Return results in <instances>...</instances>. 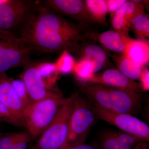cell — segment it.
I'll list each match as a JSON object with an SVG mask.
<instances>
[{
	"label": "cell",
	"mask_w": 149,
	"mask_h": 149,
	"mask_svg": "<svg viewBox=\"0 0 149 149\" xmlns=\"http://www.w3.org/2000/svg\"><path fill=\"white\" fill-rule=\"evenodd\" d=\"M141 81L143 91H149V70L146 67H143L139 78Z\"/></svg>",
	"instance_id": "cell-30"
},
{
	"label": "cell",
	"mask_w": 149,
	"mask_h": 149,
	"mask_svg": "<svg viewBox=\"0 0 149 149\" xmlns=\"http://www.w3.org/2000/svg\"><path fill=\"white\" fill-rule=\"evenodd\" d=\"M55 63L59 74H67L73 72L77 61L72 54L64 50Z\"/></svg>",
	"instance_id": "cell-21"
},
{
	"label": "cell",
	"mask_w": 149,
	"mask_h": 149,
	"mask_svg": "<svg viewBox=\"0 0 149 149\" xmlns=\"http://www.w3.org/2000/svg\"><path fill=\"white\" fill-rule=\"evenodd\" d=\"M108 13H114L125 3V0H106Z\"/></svg>",
	"instance_id": "cell-29"
},
{
	"label": "cell",
	"mask_w": 149,
	"mask_h": 149,
	"mask_svg": "<svg viewBox=\"0 0 149 149\" xmlns=\"http://www.w3.org/2000/svg\"><path fill=\"white\" fill-rule=\"evenodd\" d=\"M0 102L24 122L25 107L11 83L10 77H8L6 72L0 73Z\"/></svg>",
	"instance_id": "cell-13"
},
{
	"label": "cell",
	"mask_w": 149,
	"mask_h": 149,
	"mask_svg": "<svg viewBox=\"0 0 149 149\" xmlns=\"http://www.w3.org/2000/svg\"><path fill=\"white\" fill-rule=\"evenodd\" d=\"M80 87L92 105L113 112L131 115L141 107V93L90 83H80Z\"/></svg>",
	"instance_id": "cell-2"
},
{
	"label": "cell",
	"mask_w": 149,
	"mask_h": 149,
	"mask_svg": "<svg viewBox=\"0 0 149 149\" xmlns=\"http://www.w3.org/2000/svg\"><path fill=\"white\" fill-rule=\"evenodd\" d=\"M140 149H149V148H148V146L146 143H145Z\"/></svg>",
	"instance_id": "cell-33"
},
{
	"label": "cell",
	"mask_w": 149,
	"mask_h": 149,
	"mask_svg": "<svg viewBox=\"0 0 149 149\" xmlns=\"http://www.w3.org/2000/svg\"><path fill=\"white\" fill-rule=\"evenodd\" d=\"M111 24L114 30L128 36L131 29V22L121 15H111Z\"/></svg>",
	"instance_id": "cell-25"
},
{
	"label": "cell",
	"mask_w": 149,
	"mask_h": 149,
	"mask_svg": "<svg viewBox=\"0 0 149 149\" xmlns=\"http://www.w3.org/2000/svg\"><path fill=\"white\" fill-rule=\"evenodd\" d=\"M88 82L108 85L123 90L141 93L143 91L141 83L126 77L118 69L110 68L101 73L94 74Z\"/></svg>",
	"instance_id": "cell-11"
},
{
	"label": "cell",
	"mask_w": 149,
	"mask_h": 149,
	"mask_svg": "<svg viewBox=\"0 0 149 149\" xmlns=\"http://www.w3.org/2000/svg\"><path fill=\"white\" fill-rule=\"evenodd\" d=\"M31 140L30 136L27 133H21L13 149H27V144Z\"/></svg>",
	"instance_id": "cell-31"
},
{
	"label": "cell",
	"mask_w": 149,
	"mask_h": 149,
	"mask_svg": "<svg viewBox=\"0 0 149 149\" xmlns=\"http://www.w3.org/2000/svg\"><path fill=\"white\" fill-rule=\"evenodd\" d=\"M148 1H126L114 14L121 15L131 22L134 17L145 12Z\"/></svg>",
	"instance_id": "cell-19"
},
{
	"label": "cell",
	"mask_w": 149,
	"mask_h": 149,
	"mask_svg": "<svg viewBox=\"0 0 149 149\" xmlns=\"http://www.w3.org/2000/svg\"><path fill=\"white\" fill-rule=\"evenodd\" d=\"M112 57L123 74L131 80L139 79L143 66L132 61L123 54L113 55Z\"/></svg>",
	"instance_id": "cell-16"
},
{
	"label": "cell",
	"mask_w": 149,
	"mask_h": 149,
	"mask_svg": "<svg viewBox=\"0 0 149 149\" xmlns=\"http://www.w3.org/2000/svg\"><path fill=\"white\" fill-rule=\"evenodd\" d=\"M83 25L55 13L37 1L34 15L23 38L32 53L68 51L75 55L80 42L86 39Z\"/></svg>",
	"instance_id": "cell-1"
},
{
	"label": "cell",
	"mask_w": 149,
	"mask_h": 149,
	"mask_svg": "<svg viewBox=\"0 0 149 149\" xmlns=\"http://www.w3.org/2000/svg\"><path fill=\"white\" fill-rule=\"evenodd\" d=\"M115 136L123 143L132 148H134L137 145L143 141V140L136 136L124 132H113Z\"/></svg>",
	"instance_id": "cell-27"
},
{
	"label": "cell",
	"mask_w": 149,
	"mask_h": 149,
	"mask_svg": "<svg viewBox=\"0 0 149 149\" xmlns=\"http://www.w3.org/2000/svg\"><path fill=\"white\" fill-rule=\"evenodd\" d=\"M0 121L7 123L16 126H25L24 121L1 102H0Z\"/></svg>",
	"instance_id": "cell-24"
},
{
	"label": "cell",
	"mask_w": 149,
	"mask_h": 149,
	"mask_svg": "<svg viewBox=\"0 0 149 149\" xmlns=\"http://www.w3.org/2000/svg\"><path fill=\"white\" fill-rule=\"evenodd\" d=\"M10 82L25 109L31 102L25 84L20 79H15L10 78Z\"/></svg>",
	"instance_id": "cell-26"
},
{
	"label": "cell",
	"mask_w": 149,
	"mask_h": 149,
	"mask_svg": "<svg viewBox=\"0 0 149 149\" xmlns=\"http://www.w3.org/2000/svg\"><path fill=\"white\" fill-rule=\"evenodd\" d=\"M123 54L134 62L145 66L149 61V40L132 39Z\"/></svg>",
	"instance_id": "cell-15"
},
{
	"label": "cell",
	"mask_w": 149,
	"mask_h": 149,
	"mask_svg": "<svg viewBox=\"0 0 149 149\" xmlns=\"http://www.w3.org/2000/svg\"><path fill=\"white\" fill-rule=\"evenodd\" d=\"M21 133H11L0 136V149H13Z\"/></svg>",
	"instance_id": "cell-28"
},
{
	"label": "cell",
	"mask_w": 149,
	"mask_h": 149,
	"mask_svg": "<svg viewBox=\"0 0 149 149\" xmlns=\"http://www.w3.org/2000/svg\"><path fill=\"white\" fill-rule=\"evenodd\" d=\"M64 149H95L94 147L84 144H77L68 146Z\"/></svg>",
	"instance_id": "cell-32"
},
{
	"label": "cell",
	"mask_w": 149,
	"mask_h": 149,
	"mask_svg": "<svg viewBox=\"0 0 149 149\" xmlns=\"http://www.w3.org/2000/svg\"><path fill=\"white\" fill-rule=\"evenodd\" d=\"M72 72L80 83L88 82L94 74L91 65L83 59L78 60Z\"/></svg>",
	"instance_id": "cell-23"
},
{
	"label": "cell",
	"mask_w": 149,
	"mask_h": 149,
	"mask_svg": "<svg viewBox=\"0 0 149 149\" xmlns=\"http://www.w3.org/2000/svg\"><path fill=\"white\" fill-rule=\"evenodd\" d=\"M65 98L58 91L25 108L24 121L33 138L40 136L56 117Z\"/></svg>",
	"instance_id": "cell-4"
},
{
	"label": "cell",
	"mask_w": 149,
	"mask_h": 149,
	"mask_svg": "<svg viewBox=\"0 0 149 149\" xmlns=\"http://www.w3.org/2000/svg\"><path fill=\"white\" fill-rule=\"evenodd\" d=\"M131 28L138 39L146 40V38H148V14L144 12L134 17L131 21Z\"/></svg>",
	"instance_id": "cell-20"
},
{
	"label": "cell",
	"mask_w": 149,
	"mask_h": 149,
	"mask_svg": "<svg viewBox=\"0 0 149 149\" xmlns=\"http://www.w3.org/2000/svg\"><path fill=\"white\" fill-rule=\"evenodd\" d=\"M77 93L65 99L56 117L30 149H64L67 146L69 124Z\"/></svg>",
	"instance_id": "cell-3"
},
{
	"label": "cell",
	"mask_w": 149,
	"mask_h": 149,
	"mask_svg": "<svg viewBox=\"0 0 149 149\" xmlns=\"http://www.w3.org/2000/svg\"><path fill=\"white\" fill-rule=\"evenodd\" d=\"M85 6L90 18L93 22L107 25L108 13L106 0H86Z\"/></svg>",
	"instance_id": "cell-17"
},
{
	"label": "cell",
	"mask_w": 149,
	"mask_h": 149,
	"mask_svg": "<svg viewBox=\"0 0 149 149\" xmlns=\"http://www.w3.org/2000/svg\"><path fill=\"white\" fill-rule=\"evenodd\" d=\"M37 67L46 88L51 91L54 90L59 74L55 62H37Z\"/></svg>",
	"instance_id": "cell-18"
},
{
	"label": "cell",
	"mask_w": 149,
	"mask_h": 149,
	"mask_svg": "<svg viewBox=\"0 0 149 149\" xmlns=\"http://www.w3.org/2000/svg\"><path fill=\"white\" fill-rule=\"evenodd\" d=\"M37 1L0 0V29L22 37L32 20Z\"/></svg>",
	"instance_id": "cell-5"
},
{
	"label": "cell",
	"mask_w": 149,
	"mask_h": 149,
	"mask_svg": "<svg viewBox=\"0 0 149 149\" xmlns=\"http://www.w3.org/2000/svg\"><path fill=\"white\" fill-rule=\"evenodd\" d=\"M32 54L23 38L0 29V73L23 66Z\"/></svg>",
	"instance_id": "cell-6"
},
{
	"label": "cell",
	"mask_w": 149,
	"mask_h": 149,
	"mask_svg": "<svg viewBox=\"0 0 149 149\" xmlns=\"http://www.w3.org/2000/svg\"><path fill=\"white\" fill-rule=\"evenodd\" d=\"M75 56L78 59L89 62L94 74L101 70L107 63V56L104 50L95 44L80 43Z\"/></svg>",
	"instance_id": "cell-14"
},
{
	"label": "cell",
	"mask_w": 149,
	"mask_h": 149,
	"mask_svg": "<svg viewBox=\"0 0 149 149\" xmlns=\"http://www.w3.org/2000/svg\"><path fill=\"white\" fill-rule=\"evenodd\" d=\"M95 120V114L85 100L77 95L74 99L69 124L67 146L84 144Z\"/></svg>",
	"instance_id": "cell-7"
},
{
	"label": "cell",
	"mask_w": 149,
	"mask_h": 149,
	"mask_svg": "<svg viewBox=\"0 0 149 149\" xmlns=\"http://www.w3.org/2000/svg\"><path fill=\"white\" fill-rule=\"evenodd\" d=\"M86 38H89L101 44L109 50L124 54L128 44L132 40L129 36L115 30L102 32H88L85 34Z\"/></svg>",
	"instance_id": "cell-12"
},
{
	"label": "cell",
	"mask_w": 149,
	"mask_h": 149,
	"mask_svg": "<svg viewBox=\"0 0 149 149\" xmlns=\"http://www.w3.org/2000/svg\"><path fill=\"white\" fill-rule=\"evenodd\" d=\"M39 2L55 13L70 17L80 24L93 22L86 9L85 1L45 0Z\"/></svg>",
	"instance_id": "cell-10"
},
{
	"label": "cell",
	"mask_w": 149,
	"mask_h": 149,
	"mask_svg": "<svg viewBox=\"0 0 149 149\" xmlns=\"http://www.w3.org/2000/svg\"><path fill=\"white\" fill-rule=\"evenodd\" d=\"M145 143V141H143L134 148L128 146L119 141L113 132L110 131L104 134L102 146L103 149H140Z\"/></svg>",
	"instance_id": "cell-22"
},
{
	"label": "cell",
	"mask_w": 149,
	"mask_h": 149,
	"mask_svg": "<svg viewBox=\"0 0 149 149\" xmlns=\"http://www.w3.org/2000/svg\"><path fill=\"white\" fill-rule=\"evenodd\" d=\"M37 63L29 60L23 65V71L19 76L26 86L31 103L42 100L58 91H50L46 88L37 68Z\"/></svg>",
	"instance_id": "cell-9"
},
{
	"label": "cell",
	"mask_w": 149,
	"mask_h": 149,
	"mask_svg": "<svg viewBox=\"0 0 149 149\" xmlns=\"http://www.w3.org/2000/svg\"><path fill=\"white\" fill-rule=\"evenodd\" d=\"M91 109L97 117L116 126L123 132L133 135L144 141H149V125L137 118L130 114L113 112L93 105Z\"/></svg>",
	"instance_id": "cell-8"
}]
</instances>
